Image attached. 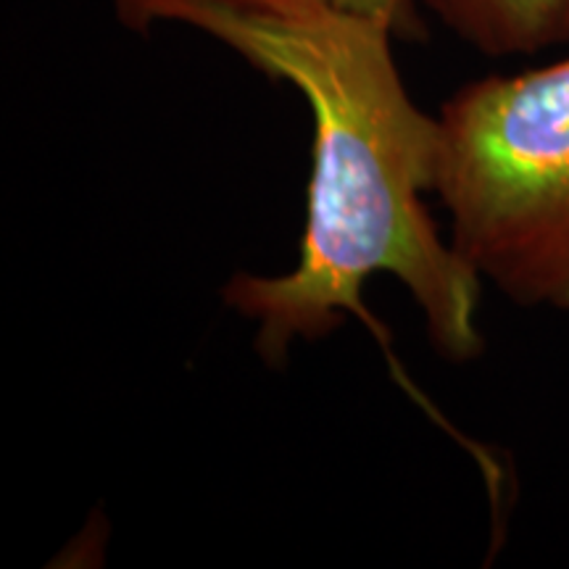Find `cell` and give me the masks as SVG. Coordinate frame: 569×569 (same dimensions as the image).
Returning a JSON list of instances; mask_svg holds the SVG:
<instances>
[{
  "instance_id": "obj_1",
  "label": "cell",
  "mask_w": 569,
  "mask_h": 569,
  "mask_svg": "<svg viewBox=\"0 0 569 569\" xmlns=\"http://www.w3.org/2000/svg\"><path fill=\"white\" fill-rule=\"evenodd\" d=\"M130 30L167 21L209 34L267 77L301 92L315 122L306 227L293 269L238 272L222 301L256 325L253 348L282 367L298 340H322L348 317L388 336L369 315V277H396L422 311L432 351L478 359L482 280L425 206L436 193L440 122L411 101L386 21L338 6L253 11L222 0H113Z\"/></svg>"
},
{
  "instance_id": "obj_2",
  "label": "cell",
  "mask_w": 569,
  "mask_h": 569,
  "mask_svg": "<svg viewBox=\"0 0 569 569\" xmlns=\"http://www.w3.org/2000/svg\"><path fill=\"white\" fill-rule=\"evenodd\" d=\"M438 122L451 246L515 306L569 315V56L465 84Z\"/></svg>"
},
{
  "instance_id": "obj_3",
  "label": "cell",
  "mask_w": 569,
  "mask_h": 569,
  "mask_svg": "<svg viewBox=\"0 0 569 569\" xmlns=\"http://www.w3.org/2000/svg\"><path fill=\"white\" fill-rule=\"evenodd\" d=\"M459 40L490 59L565 51L569 0H417Z\"/></svg>"
},
{
  "instance_id": "obj_4",
  "label": "cell",
  "mask_w": 569,
  "mask_h": 569,
  "mask_svg": "<svg viewBox=\"0 0 569 569\" xmlns=\"http://www.w3.org/2000/svg\"><path fill=\"white\" fill-rule=\"evenodd\" d=\"M340 9L367 13V17L386 21V24L393 27V32L401 34V38H409V34L419 32L415 0H343Z\"/></svg>"
},
{
  "instance_id": "obj_5",
  "label": "cell",
  "mask_w": 569,
  "mask_h": 569,
  "mask_svg": "<svg viewBox=\"0 0 569 569\" xmlns=\"http://www.w3.org/2000/svg\"><path fill=\"white\" fill-rule=\"evenodd\" d=\"M222 3L240 6V9H253V11H309V9H325V6H338L343 0H222Z\"/></svg>"
}]
</instances>
